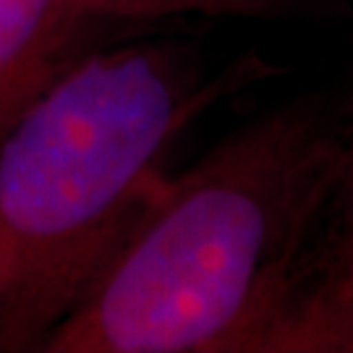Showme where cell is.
<instances>
[{
  "label": "cell",
  "instance_id": "2",
  "mask_svg": "<svg viewBox=\"0 0 353 353\" xmlns=\"http://www.w3.org/2000/svg\"><path fill=\"white\" fill-rule=\"evenodd\" d=\"M275 68L139 34L79 58L0 126V351H42L168 181L178 139Z\"/></svg>",
  "mask_w": 353,
  "mask_h": 353
},
{
  "label": "cell",
  "instance_id": "3",
  "mask_svg": "<svg viewBox=\"0 0 353 353\" xmlns=\"http://www.w3.org/2000/svg\"><path fill=\"white\" fill-rule=\"evenodd\" d=\"M325 0H0V126L55 76L121 39L186 19H285Z\"/></svg>",
  "mask_w": 353,
  "mask_h": 353
},
{
  "label": "cell",
  "instance_id": "1",
  "mask_svg": "<svg viewBox=\"0 0 353 353\" xmlns=\"http://www.w3.org/2000/svg\"><path fill=\"white\" fill-rule=\"evenodd\" d=\"M343 123L322 97H301L170 173L42 351L278 353L325 225Z\"/></svg>",
  "mask_w": 353,
  "mask_h": 353
},
{
  "label": "cell",
  "instance_id": "4",
  "mask_svg": "<svg viewBox=\"0 0 353 353\" xmlns=\"http://www.w3.org/2000/svg\"><path fill=\"white\" fill-rule=\"evenodd\" d=\"M278 353H353V110L312 270Z\"/></svg>",
  "mask_w": 353,
  "mask_h": 353
}]
</instances>
